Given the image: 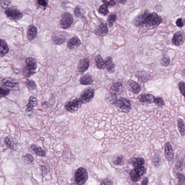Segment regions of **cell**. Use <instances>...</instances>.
Listing matches in <instances>:
<instances>
[{"mask_svg": "<svg viewBox=\"0 0 185 185\" xmlns=\"http://www.w3.org/2000/svg\"><path fill=\"white\" fill-rule=\"evenodd\" d=\"M38 3L40 6L46 7L48 3V0H37Z\"/></svg>", "mask_w": 185, "mask_h": 185, "instance_id": "f6af8a7d", "label": "cell"}, {"mask_svg": "<svg viewBox=\"0 0 185 185\" xmlns=\"http://www.w3.org/2000/svg\"><path fill=\"white\" fill-rule=\"evenodd\" d=\"M117 19V16L116 14L111 15L108 19V23L110 27H112L114 25L115 22Z\"/></svg>", "mask_w": 185, "mask_h": 185, "instance_id": "d6a6232c", "label": "cell"}, {"mask_svg": "<svg viewBox=\"0 0 185 185\" xmlns=\"http://www.w3.org/2000/svg\"><path fill=\"white\" fill-rule=\"evenodd\" d=\"M37 99L36 97L30 96L29 98L26 110L27 115L29 117L31 116L33 113L34 108L37 105Z\"/></svg>", "mask_w": 185, "mask_h": 185, "instance_id": "8fae6325", "label": "cell"}, {"mask_svg": "<svg viewBox=\"0 0 185 185\" xmlns=\"http://www.w3.org/2000/svg\"><path fill=\"white\" fill-rule=\"evenodd\" d=\"M155 162L154 164L155 167L158 166L161 162V158L158 154H156L155 155Z\"/></svg>", "mask_w": 185, "mask_h": 185, "instance_id": "60d3db41", "label": "cell"}, {"mask_svg": "<svg viewBox=\"0 0 185 185\" xmlns=\"http://www.w3.org/2000/svg\"><path fill=\"white\" fill-rule=\"evenodd\" d=\"M74 14L77 17H80L82 16V13L79 7L77 6L75 8L74 10Z\"/></svg>", "mask_w": 185, "mask_h": 185, "instance_id": "ee69618b", "label": "cell"}, {"mask_svg": "<svg viewBox=\"0 0 185 185\" xmlns=\"http://www.w3.org/2000/svg\"><path fill=\"white\" fill-rule=\"evenodd\" d=\"M98 31L99 33L102 35L107 34L108 32V29L107 24L104 23L101 24L98 27Z\"/></svg>", "mask_w": 185, "mask_h": 185, "instance_id": "f546056e", "label": "cell"}, {"mask_svg": "<svg viewBox=\"0 0 185 185\" xmlns=\"http://www.w3.org/2000/svg\"><path fill=\"white\" fill-rule=\"evenodd\" d=\"M115 104L119 110L123 112H129L131 109V102L126 98L119 99L116 101Z\"/></svg>", "mask_w": 185, "mask_h": 185, "instance_id": "277c9868", "label": "cell"}, {"mask_svg": "<svg viewBox=\"0 0 185 185\" xmlns=\"http://www.w3.org/2000/svg\"><path fill=\"white\" fill-rule=\"evenodd\" d=\"M182 76L185 78V69L183 70L182 72Z\"/></svg>", "mask_w": 185, "mask_h": 185, "instance_id": "f907efd6", "label": "cell"}, {"mask_svg": "<svg viewBox=\"0 0 185 185\" xmlns=\"http://www.w3.org/2000/svg\"><path fill=\"white\" fill-rule=\"evenodd\" d=\"M5 13L10 19L14 21H18L23 16V13L15 8H7L5 10Z\"/></svg>", "mask_w": 185, "mask_h": 185, "instance_id": "52a82bcc", "label": "cell"}, {"mask_svg": "<svg viewBox=\"0 0 185 185\" xmlns=\"http://www.w3.org/2000/svg\"><path fill=\"white\" fill-rule=\"evenodd\" d=\"M155 96L149 94H143L138 97V99L140 102L149 104H153L155 102Z\"/></svg>", "mask_w": 185, "mask_h": 185, "instance_id": "9a60e30c", "label": "cell"}, {"mask_svg": "<svg viewBox=\"0 0 185 185\" xmlns=\"http://www.w3.org/2000/svg\"><path fill=\"white\" fill-rule=\"evenodd\" d=\"M112 181L110 180H105L103 182L101 183V184H112L113 183Z\"/></svg>", "mask_w": 185, "mask_h": 185, "instance_id": "7dc6e473", "label": "cell"}, {"mask_svg": "<svg viewBox=\"0 0 185 185\" xmlns=\"http://www.w3.org/2000/svg\"><path fill=\"white\" fill-rule=\"evenodd\" d=\"M105 66L108 71L111 72L114 71L115 64L113 61L112 58L110 56H108L105 61Z\"/></svg>", "mask_w": 185, "mask_h": 185, "instance_id": "d4e9b609", "label": "cell"}, {"mask_svg": "<svg viewBox=\"0 0 185 185\" xmlns=\"http://www.w3.org/2000/svg\"><path fill=\"white\" fill-rule=\"evenodd\" d=\"M30 148L33 151L39 156L44 157L46 155V152L40 147L32 144L30 145Z\"/></svg>", "mask_w": 185, "mask_h": 185, "instance_id": "ffe728a7", "label": "cell"}, {"mask_svg": "<svg viewBox=\"0 0 185 185\" xmlns=\"http://www.w3.org/2000/svg\"><path fill=\"white\" fill-rule=\"evenodd\" d=\"M81 42L78 37H74L70 39L67 43V46L70 49H73L81 44Z\"/></svg>", "mask_w": 185, "mask_h": 185, "instance_id": "ac0fdd59", "label": "cell"}, {"mask_svg": "<svg viewBox=\"0 0 185 185\" xmlns=\"http://www.w3.org/2000/svg\"><path fill=\"white\" fill-rule=\"evenodd\" d=\"M177 126L178 130L182 136L185 135V125L182 119L179 118L178 120Z\"/></svg>", "mask_w": 185, "mask_h": 185, "instance_id": "83f0119b", "label": "cell"}, {"mask_svg": "<svg viewBox=\"0 0 185 185\" xmlns=\"http://www.w3.org/2000/svg\"><path fill=\"white\" fill-rule=\"evenodd\" d=\"M4 143L6 147L11 149H14L15 146L17 144L15 139L9 136L5 137Z\"/></svg>", "mask_w": 185, "mask_h": 185, "instance_id": "d6986e66", "label": "cell"}, {"mask_svg": "<svg viewBox=\"0 0 185 185\" xmlns=\"http://www.w3.org/2000/svg\"><path fill=\"white\" fill-rule=\"evenodd\" d=\"M176 177L179 184L185 185V176L181 172H178L176 174Z\"/></svg>", "mask_w": 185, "mask_h": 185, "instance_id": "1f68e13d", "label": "cell"}, {"mask_svg": "<svg viewBox=\"0 0 185 185\" xmlns=\"http://www.w3.org/2000/svg\"><path fill=\"white\" fill-rule=\"evenodd\" d=\"M129 84L131 90L135 94H137L140 92L141 90V87L139 84L133 80H130Z\"/></svg>", "mask_w": 185, "mask_h": 185, "instance_id": "44dd1931", "label": "cell"}, {"mask_svg": "<svg viewBox=\"0 0 185 185\" xmlns=\"http://www.w3.org/2000/svg\"><path fill=\"white\" fill-rule=\"evenodd\" d=\"M176 169L178 170L181 171L183 169V164L181 161L178 162L176 165Z\"/></svg>", "mask_w": 185, "mask_h": 185, "instance_id": "bcb514c9", "label": "cell"}, {"mask_svg": "<svg viewBox=\"0 0 185 185\" xmlns=\"http://www.w3.org/2000/svg\"><path fill=\"white\" fill-rule=\"evenodd\" d=\"M118 3L120 4H124L127 2V0H117Z\"/></svg>", "mask_w": 185, "mask_h": 185, "instance_id": "681fc988", "label": "cell"}, {"mask_svg": "<svg viewBox=\"0 0 185 185\" xmlns=\"http://www.w3.org/2000/svg\"><path fill=\"white\" fill-rule=\"evenodd\" d=\"M26 85L27 88L30 90H35L36 87V85L35 82L32 80H27L26 82Z\"/></svg>", "mask_w": 185, "mask_h": 185, "instance_id": "836d02e7", "label": "cell"}, {"mask_svg": "<svg viewBox=\"0 0 185 185\" xmlns=\"http://www.w3.org/2000/svg\"><path fill=\"white\" fill-rule=\"evenodd\" d=\"M24 162L27 164H31L33 161L34 158L30 154H27L23 157Z\"/></svg>", "mask_w": 185, "mask_h": 185, "instance_id": "4dcf8cb0", "label": "cell"}, {"mask_svg": "<svg viewBox=\"0 0 185 185\" xmlns=\"http://www.w3.org/2000/svg\"><path fill=\"white\" fill-rule=\"evenodd\" d=\"M147 169L143 166L136 168L130 173L131 179L134 182L140 181L141 177L146 173Z\"/></svg>", "mask_w": 185, "mask_h": 185, "instance_id": "8992f818", "label": "cell"}, {"mask_svg": "<svg viewBox=\"0 0 185 185\" xmlns=\"http://www.w3.org/2000/svg\"><path fill=\"white\" fill-rule=\"evenodd\" d=\"M62 19L60 21V25L61 28L64 29L69 28L73 22V18L71 14L69 13H65L62 14Z\"/></svg>", "mask_w": 185, "mask_h": 185, "instance_id": "ba28073f", "label": "cell"}, {"mask_svg": "<svg viewBox=\"0 0 185 185\" xmlns=\"http://www.w3.org/2000/svg\"><path fill=\"white\" fill-rule=\"evenodd\" d=\"M95 92L92 89H87L82 92L80 98L83 104L87 103L90 101L93 98Z\"/></svg>", "mask_w": 185, "mask_h": 185, "instance_id": "9c48e42d", "label": "cell"}, {"mask_svg": "<svg viewBox=\"0 0 185 185\" xmlns=\"http://www.w3.org/2000/svg\"><path fill=\"white\" fill-rule=\"evenodd\" d=\"M9 49L7 44L5 41L2 39H1V49L0 53L1 57H3L5 55L7 54L9 51Z\"/></svg>", "mask_w": 185, "mask_h": 185, "instance_id": "cb8c5ba5", "label": "cell"}, {"mask_svg": "<svg viewBox=\"0 0 185 185\" xmlns=\"http://www.w3.org/2000/svg\"><path fill=\"white\" fill-rule=\"evenodd\" d=\"M154 102L156 105L159 107H162L165 104L163 99L161 97H157L155 98Z\"/></svg>", "mask_w": 185, "mask_h": 185, "instance_id": "d590c367", "label": "cell"}, {"mask_svg": "<svg viewBox=\"0 0 185 185\" xmlns=\"http://www.w3.org/2000/svg\"><path fill=\"white\" fill-rule=\"evenodd\" d=\"M170 62V58L167 56H163L161 60V64L164 66H168Z\"/></svg>", "mask_w": 185, "mask_h": 185, "instance_id": "8d00e7d4", "label": "cell"}, {"mask_svg": "<svg viewBox=\"0 0 185 185\" xmlns=\"http://www.w3.org/2000/svg\"><path fill=\"white\" fill-rule=\"evenodd\" d=\"M185 42V33L184 32L179 31L175 34L173 37L172 42L174 45L179 46L182 45Z\"/></svg>", "mask_w": 185, "mask_h": 185, "instance_id": "30bf717a", "label": "cell"}, {"mask_svg": "<svg viewBox=\"0 0 185 185\" xmlns=\"http://www.w3.org/2000/svg\"><path fill=\"white\" fill-rule=\"evenodd\" d=\"M102 1L108 6L113 7L116 4L115 0H102Z\"/></svg>", "mask_w": 185, "mask_h": 185, "instance_id": "74e56055", "label": "cell"}, {"mask_svg": "<svg viewBox=\"0 0 185 185\" xmlns=\"http://www.w3.org/2000/svg\"><path fill=\"white\" fill-rule=\"evenodd\" d=\"M179 88L181 93L185 98V83L184 82H181L179 83Z\"/></svg>", "mask_w": 185, "mask_h": 185, "instance_id": "f35d334b", "label": "cell"}, {"mask_svg": "<svg viewBox=\"0 0 185 185\" xmlns=\"http://www.w3.org/2000/svg\"><path fill=\"white\" fill-rule=\"evenodd\" d=\"M95 63L97 67L100 69H104L106 67L105 61L103 59L101 56L98 55L95 59Z\"/></svg>", "mask_w": 185, "mask_h": 185, "instance_id": "484cf974", "label": "cell"}, {"mask_svg": "<svg viewBox=\"0 0 185 185\" xmlns=\"http://www.w3.org/2000/svg\"><path fill=\"white\" fill-rule=\"evenodd\" d=\"M99 12L105 16L107 15L109 13V11L108 9V6L105 4L101 5L100 8H99Z\"/></svg>", "mask_w": 185, "mask_h": 185, "instance_id": "e575fe53", "label": "cell"}, {"mask_svg": "<svg viewBox=\"0 0 185 185\" xmlns=\"http://www.w3.org/2000/svg\"><path fill=\"white\" fill-rule=\"evenodd\" d=\"M112 161L114 165L116 166L121 165L123 162V156L121 155H116L113 158Z\"/></svg>", "mask_w": 185, "mask_h": 185, "instance_id": "f1b7e54d", "label": "cell"}, {"mask_svg": "<svg viewBox=\"0 0 185 185\" xmlns=\"http://www.w3.org/2000/svg\"><path fill=\"white\" fill-rule=\"evenodd\" d=\"M129 162L133 166L137 168L143 166L145 163V161L143 158L139 157L131 159Z\"/></svg>", "mask_w": 185, "mask_h": 185, "instance_id": "e0dca14e", "label": "cell"}, {"mask_svg": "<svg viewBox=\"0 0 185 185\" xmlns=\"http://www.w3.org/2000/svg\"><path fill=\"white\" fill-rule=\"evenodd\" d=\"M82 104L83 103L80 99L76 98L67 103L64 107L70 112H75L81 107Z\"/></svg>", "mask_w": 185, "mask_h": 185, "instance_id": "5b68a950", "label": "cell"}, {"mask_svg": "<svg viewBox=\"0 0 185 185\" xmlns=\"http://www.w3.org/2000/svg\"><path fill=\"white\" fill-rule=\"evenodd\" d=\"M75 176L76 184L83 185L85 184L88 179V173L84 168L80 167L75 172Z\"/></svg>", "mask_w": 185, "mask_h": 185, "instance_id": "3957f363", "label": "cell"}, {"mask_svg": "<svg viewBox=\"0 0 185 185\" xmlns=\"http://www.w3.org/2000/svg\"><path fill=\"white\" fill-rule=\"evenodd\" d=\"M80 82L81 85H88L92 84V76L88 74L84 75L80 78Z\"/></svg>", "mask_w": 185, "mask_h": 185, "instance_id": "603a6c76", "label": "cell"}, {"mask_svg": "<svg viewBox=\"0 0 185 185\" xmlns=\"http://www.w3.org/2000/svg\"><path fill=\"white\" fill-rule=\"evenodd\" d=\"M176 24L179 27H182L184 25V20L182 18H179L176 20Z\"/></svg>", "mask_w": 185, "mask_h": 185, "instance_id": "7bdbcfd3", "label": "cell"}, {"mask_svg": "<svg viewBox=\"0 0 185 185\" xmlns=\"http://www.w3.org/2000/svg\"><path fill=\"white\" fill-rule=\"evenodd\" d=\"M149 179L148 178L145 177L144 178L143 180L142 181V185H148V184Z\"/></svg>", "mask_w": 185, "mask_h": 185, "instance_id": "c3c4849f", "label": "cell"}, {"mask_svg": "<svg viewBox=\"0 0 185 185\" xmlns=\"http://www.w3.org/2000/svg\"><path fill=\"white\" fill-rule=\"evenodd\" d=\"M37 29L35 26L30 25L28 27L27 32V36L29 40L32 41L36 37Z\"/></svg>", "mask_w": 185, "mask_h": 185, "instance_id": "5bb4252c", "label": "cell"}, {"mask_svg": "<svg viewBox=\"0 0 185 185\" xmlns=\"http://www.w3.org/2000/svg\"><path fill=\"white\" fill-rule=\"evenodd\" d=\"M1 83L5 86L12 88H15L18 85V83L16 80L10 78H3L1 80Z\"/></svg>", "mask_w": 185, "mask_h": 185, "instance_id": "2e32d148", "label": "cell"}, {"mask_svg": "<svg viewBox=\"0 0 185 185\" xmlns=\"http://www.w3.org/2000/svg\"><path fill=\"white\" fill-rule=\"evenodd\" d=\"M122 84L121 83H114L111 87L110 92L112 95H117V94L120 91Z\"/></svg>", "mask_w": 185, "mask_h": 185, "instance_id": "4316f807", "label": "cell"}, {"mask_svg": "<svg viewBox=\"0 0 185 185\" xmlns=\"http://www.w3.org/2000/svg\"><path fill=\"white\" fill-rule=\"evenodd\" d=\"M162 22V18L157 13H149L146 11L135 19V24L137 27L143 25L147 28L152 29L158 26Z\"/></svg>", "mask_w": 185, "mask_h": 185, "instance_id": "6da1fadb", "label": "cell"}, {"mask_svg": "<svg viewBox=\"0 0 185 185\" xmlns=\"http://www.w3.org/2000/svg\"><path fill=\"white\" fill-rule=\"evenodd\" d=\"M10 90L8 89H6L1 87V97H6L9 94Z\"/></svg>", "mask_w": 185, "mask_h": 185, "instance_id": "ab89813d", "label": "cell"}, {"mask_svg": "<svg viewBox=\"0 0 185 185\" xmlns=\"http://www.w3.org/2000/svg\"><path fill=\"white\" fill-rule=\"evenodd\" d=\"M11 2L8 0H1V7L3 8H7Z\"/></svg>", "mask_w": 185, "mask_h": 185, "instance_id": "b9f144b4", "label": "cell"}, {"mask_svg": "<svg viewBox=\"0 0 185 185\" xmlns=\"http://www.w3.org/2000/svg\"><path fill=\"white\" fill-rule=\"evenodd\" d=\"M26 66L23 71V73L25 76L30 77L35 73L37 68V63L35 59L33 58H27L26 60Z\"/></svg>", "mask_w": 185, "mask_h": 185, "instance_id": "7a4b0ae2", "label": "cell"}, {"mask_svg": "<svg viewBox=\"0 0 185 185\" xmlns=\"http://www.w3.org/2000/svg\"><path fill=\"white\" fill-rule=\"evenodd\" d=\"M90 61L88 58H84L79 61L77 69L80 73H84L88 69L90 66Z\"/></svg>", "mask_w": 185, "mask_h": 185, "instance_id": "4fadbf2b", "label": "cell"}, {"mask_svg": "<svg viewBox=\"0 0 185 185\" xmlns=\"http://www.w3.org/2000/svg\"><path fill=\"white\" fill-rule=\"evenodd\" d=\"M164 155L168 161L173 160L174 157V152L172 145L169 142L166 143L164 147Z\"/></svg>", "mask_w": 185, "mask_h": 185, "instance_id": "7c38bea8", "label": "cell"}, {"mask_svg": "<svg viewBox=\"0 0 185 185\" xmlns=\"http://www.w3.org/2000/svg\"><path fill=\"white\" fill-rule=\"evenodd\" d=\"M52 40L55 44L61 45L66 41V38L63 35H54L52 37Z\"/></svg>", "mask_w": 185, "mask_h": 185, "instance_id": "7402d4cb", "label": "cell"}]
</instances>
